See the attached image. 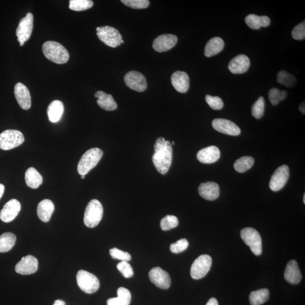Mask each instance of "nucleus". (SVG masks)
<instances>
[{"label":"nucleus","instance_id":"nucleus-1","mask_svg":"<svg viewBox=\"0 0 305 305\" xmlns=\"http://www.w3.org/2000/svg\"><path fill=\"white\" fill-rule=\"evenodd\" d=\"M154 147L153 162L159 173L165 175L169 170L173 160V146L169 141L159 137Z\"/></svg>","mask_w":305,"mask_h":305},{"label":"nucleus","instance_id":"nucleus-2","mask_svg":"<svg viewBox=\"0 0 305 305\" xmlns=\"http://www.w3.org/2000/svg\"><path fill=\"white\" fill-rule=\"evenodd\" d=\"M42 50L45 57L55 63H65L70 57L67 50L58 42L46 41L42 45Z\"/></svg>","mask_w":305,"mask_h":305},{"label":"nucleus","instance_id":"nucleus-3","mask_svg":"<svg viewBox=\"0 0 305 305\" xmlns=\"http://www.w3.org/2000/svg\"><path fill=\"white\" fill-rule=\"evenodd\" d=\"M102 150L98 148H94L85 152L78 163L77 170L80 175H85L100 162L103 156Z\"/></svg>","mask_w":305,"mask_h":305},{"label":"nucleus","instance_id":"nucleus-4","mask_svg":"<svg viewBox=\"0 0 305 305\" xmlns=\"http://www.w3.org/2000/svg\"><path fill=\"white\" fill-rule=\"evenodd\" d=\"M104 209L99 201L92 200L86 208L84 216V223L89 228H94L101 222Z\"/></svg>","mask_w":305,"mask_h":305},{"label":"nucleus","instance_id":"nucleus-5","mask_svg":"<svg viewBox=\"0 0 305 305\" xmlns=\"http://www.w3.org/2000/svg\"><path fill=\"white\" fill-rule=\"evenodd\" d=\"M77 283L81 291L88 294L95 293L100 288V281L92 273L79 270L76 275Z\"/></svg>","mask_w":305,"mask_h":305},{"label":"nucleus","instance_id":"nucleus-6","mask_svg":"<svg viewBox=\"0 0 305 305\" xmlns=\"http://www.w3.org/2000/svg\"><path fill=\"white\" fill-rule=\"evenodd\" d=\"M96 31L99 39L106 45L116 48L122 44V37L118 29L105 25L97 27Z\"/></svg>","mask_w":305,"mask_h":305},{"label":"nucleus","instance_id":"nucleus-7","mask_svg":"<svg viewBox=\"0 0 305 305\" xmlns=\"http://www.w3.org/2000/svg\"><path fill=\"white\" fill-rule=\"evenodd\" d=\"M241 237L247 246L250 247L253 254L260 256L263 252L261 236L256 229L251 227L245 228L241 231Z\"/></svg>","mask_w":305,"mask_h":305},{"label":"nucleus","instance_id":"nucleus-8","mask_svg":"<svg viewBox=\"0 0 305 305\" xmlns=\"http://www.w3.org/2000/svg\"><path fill=\"white\" fill-rule=\"evenodd\" d=\"M24 141L22 133L18 130H8L0 134V149L8 150L19 147Z\"/></svg>","mask_w":305,"mask_h":305},{"label":"nucleus","instance_id":"nucleus-9","mask_svg":"<svg viewBox=\"0 0 305 305\" xmlns=\"http://www.w3.org/2000/svg\"><path fill=\"white\" fill-rule=\"evenodd\" d=\"M212 265V257L209 255H202L193 263L191 269V276L193 279L204 278L209 272Z\"/></svg>","mask_w":305,"mask_h":305},{"label":"nucleus","instance_id":"nucleus-10","mask_svg":"<svg viewBox=\"0 0 305 305\" xmlns=\"http://www.w3.org/2000/svg\"><path fill=\"white\" fill-rule=\"evenodd\" d=\"M33 27V15L28 12L26 16L21 19L16 30V36L20 46L24 45L25 41L31 36Z\"/></svg>","mask_w":305,"mask_h":305},{"label":"nucleus","instance_id":"nucleus-11","mask_svg":"<svg viewBox=\"0 0 305 305\" xmlns=\"http://www.w3.org/2000/svg\"><path fill=\"white\" fill-rule=\"evenodd\" d=\"M290 177V169L287 165H282L274 172L270 182V188L274 192L282 190L286 186Z\"/></svg>","mask_w":305,"mask_h":305},{"label":"nucleus","instance_id":"nucleus-12","mask_svg":"<svg viewBox=\"0 0 305 305\" xmlns=\"http://www.w3.org/2000/svg\"><path fill=\"white\" fill-rule=\"evenodd\" d=\"M124 80L128 87L137 92H142L147 88V80L144 75L139 72H128L124 76Z\"/></svg>","mask_w":305,"mask_h":305},{"label":"nucleus","instance_id":"nucleus-13","mask_svg":"<svg viewBox=\"0 0 305 305\" xmlns=\"http://www.w3.org/2000/svg\"><path fill=\"white\" fill-rule=\"evenodd\" d=\"M149 277L150 281L159 289L167 290L171 286V280L169 273L160 268H154L150 270Z\"/></svg>","mask_w":305,"mask_h":305},{"label":"nucleus","instance_id":"nucleus-14","mask_svg":"<svg viewBox=\"0 0 305 305\" xmlns=\"http://www.w3.org/2000/svg\"><path fill=\"white\" fill-rule=\"evenodd\" d=\"M212 126L215 130L223 134L238 136L241 133V130L235 123L225 119H215Z\"/></svg>","mask_w":305,"mask_h":305},{"label":"nucleus","instance_id":"nucleus-15","mask_svg":"<svg viewBox=\"0 0 305 305\" xmlns=\"http://www.w3.org/2000/svg\"><path fill=\"white\" fill-rule=\"evenodd\" d=\"M177 42V36L172 34H163L154 39L153 48L158 52H164L173 48Z\"/></svg>","mask_w":305,"mask_h":305},{"label":"nucleus","instance_id":"nucleus-16","mask_svg":"<svg viewBox=\"0 0 305 305\" xmlns=\"http://www.w3.org/2000/svg\"><path fill=\"white\" fill-rule=\"evenodd\" d=\"M38 260L35 257L27 256L22 259L15 266V270L17 273L24 276L35 273L38 269Z\"/></svg>","mask_w":305,"mask_h":305},{"label":"nucleus","instance_id":"nucleus-17","mask_svg":"<svg viewBox=\"0 0 305 305\" xmlns=\"http://www.w3.org/2000/svg\"><path fill=\"white\" fill-rule=\"evenodd\" d=\"M21 210L19 201L12 199L8 201L0 212V219L3 222L9 223L14 220Z\"/></svg>","mask_w":305,"mask_h":305},{"label":"nucleus","instance_id":"nucleus-18","mask_svg":"<svg viewBox=\"0 0 305 305\" xmlns=\"http://www.w3.org/2000/svg\"><path fill=\"white\" fill-rule=\"evenodd\" d=\"M16 100L21 109L27 110L31 108V97L28 89L22 83H16L14 87Z\"/></svg>","mask_w":305,"mask_h":305},{"label":"nucleus","instance_id":"nucleus-19","mask_svg":"<svg viewBox=\"0 0 305 305\" xmlns=\"http://www.w3.org/2000/svg\"><path fill=\"white\" fill-rule=\"evenodd\" d=\"M250 59L246 55L240 54L231 60L229 63L230 71L234 74H242L250 67Z\"/></svg>","mask_w":305,"mask_h":305},{"label":"nucleus","instance_id":"nucleus-20","mask_svg":"<svg viewBox=\"0 0 305 305\" xmlns=\"http://www.w3.org/2000/svg\"><path fill=\"white\" fill-rule=\"evenodd\" d=\"M174 88L180 93H186L190 88V78L186 72L177 71L171 76Z\"/></svg>","mask_w":305,"mask_h":305},{"label":"nucleus","instance_id":"nucleus-21","mask_svg":"<svg viewBox=\"0 0 305 305\" xmlns=\"http://www.w3.org/2000/svg\"><path fill=\"white\" fill-rule=\"evenodd\" d=\"M200 195L204 199L214 201L218 198L220 195V188L215 182H209L202 183L199 187Z\"/></svg>","mask_w":305,"mask_h":305},{"label":"nucleus","instance_id":"nucleus-22","mask_svg":"<svg viewBox=\"0 0 305 305\" xmlns=\"http://www.w3.org/2000/svg\"><path fill=\"white\" fill-rule=\"evenodd\" d=\"M220 157V150L216 146H210V147L201 149L197 154L198 160L206 164L216 162Z\"/></svg>","mask_w":305,"mask_h":305},{"label":"nucleus","instance_id":"nucleus-23","mask_svg":"<svg viewBox=\"0 0 305 305\" xmlns=\"http://www.w3.org/2000/svg\"><path fill=\"white\" fill-rule=\"evenodd\" d=\"M285 278L292 285H298L302 281V274L297 261L292 260L288 263L285 272Z\"/></svg>","mask_w":305,"mask_h":305},{"label":"nucleus","instance_id":"nucleus-24","mask_svg":"<svg viewBox=\"0 0 305 305\" xmlns=\"http://www.w3.org/2000/svg\"><path fill=\"white\" fill-rule=\"evenodd\" d=\"M54 210V205L52 201L48 199L42 200L37 206V216L43 222H48Z\"/></svg>","mask_w":305,"mask_h":305},{"label":"nucleus","instance_id":"nucleus-25","mask_svg":"<svg viewBox=\"0 0 305 305\" xmlns=\"http://www.w3.org/2000/svg\"><path fill=\"white\" fill-rule=\"evenodd\" d=\"M94 96L98 98L97 104L102 109L106 111H113L117 109L118 105L111 94L103 91H98Z\"/></svg>","mask_w":305,"mask_h":305},{"label":"nucleus","instance_id":"nucleus-26","mask_svg":"<svg viewBox=\"0 0 305 305\" xmlns=\"http://www.w3.org/2000/svg\"><path fill=\"white\" fill-rule=\"evenodd\" d=\"M64 112V106L61 101L54 100L50 103L47 109L49 121L57 123L61 120Z\"/></svg>","mask_w":305,"mask_h":305},{"label":"nucleus","instance_id":"nucleus-27","mask_svg":"<svg viewBox=\"0 0 305 305\" xmlns=\"http://www.w3.org/2000/svg\"><path fill=\"white\" fill-rule=\"evenodd\" d=\"M224 47L225 42L222 38L219 37H213L206 45L204 51L205 56L213 57L220 53Z\"/></svg>","mask_w":305,"mask_h":305},{"label":"nucleus","instance_id":"nucleus-28","mask_svg":"<svg viewBox=\"0 0 305 305\" xmlns=\"http://www.w3.org/2000/svg\"><path fill=\"white\" fill-rule=\"evenodd\" d=\"M246 23L248 26L252 29H259L261 27H268L271 20L267 16H258L255 14H249L247 16Z\"/></svg>","mask_w":305,"mask_h":305},{"label":"nucleus","instance_id":"nucleus-29","mask_svg":"<svg viewBox=\"0 0 305 305\" xmlns=\"http://www.w3.org/2000/svg\"><path fill=\"white\" fill-rule=\"evenodd\" d=\"M118 297L111 298L107 301V305H130L131 294L125 288L120 287L117 291Z\"/></svg>","mask_w":305,"mask_h":305},{"label":"nucleus","instance_id":"nucleus-30","mask_svg":"<svg viewBox=\"0 0 305 305\" xmlns=\"http://www.w3.org/2000/svg\"><path fill=\"white\" fill-rule=\"evenodd\" d=\"M25 180L27 186L32 189H37L42 183V177L34 167H29L25 173Z\"/></svg>","mask_w":305,"mask_h":305},{"label":"nucleus","instance_id":"nucleus-31","mask_svg":"<svg viewBox=\"0 0 305 305\" xmlns=\"http://www.w3.org/2000/svg\"><path fill=\"white\" fill-rule=\"evenodd\" d=\"M270 292L268 289H261L251 292L249 302L252 305H261L269 300Z\"/></svg>","mask_w":305,"mask_h":305},{"label":"nucleus","instance_id":"nucleus-32","mask_svg":"<svg viewBox=\"0 0 305 305\" xmlns=\"http://www.w3.org/2000/svg\"><path fill=\"white\" fill-rule=\"evenodd\" d=\"M16 240L15 235L10 233H4L0 236V253H5L11 250Z\"/></svg>","mask_w":305,"mask_h":305},{"label":"nucleus","instance_id":"nucleus-33","mask_svg":"<svg viewBox=\"0 0 305 305\" xmlns=\"http://www.w3.org/2000/svg\"><path fill=\"white\" fill-rule=\"evenodd\" d=\"M255 163V159L252 157L244 156L238 159L234 163V169L238 173H243L251 169Z\"/></svg>","mask_w":305,"mask_h":305},{"label":"nucleus","instance_id":"nucleus-34","mask_svg":"<svg viewBox=\"0 0 305 305\" xmlns=\"http://www.w3.org/2000/svg\"><path fill=\"white\" fill-rule=\"evenodd\" d=\"M277 81L288 88L294 87L297 81L296 77L285 70L279 71L277 76Z\"/></svg>","mask_w":305,"mask_h":305},{"label":"nucleus","instance_id":"nucleus-35","mask_svg":"<svg viewBox=\"0 0 305 305\" xmlns=\"http://www.w3.org/2000/svg\"><path fill=\"white\" fill-rule=\"evenodd\" d=\"M93 2L91 0H70L69 8L75 11H84L91 8Z\"/></svg>","mask_w":305,"mask_h":305},{"label":"nucleus","instance_id":"nucleus-36","mask_svg":"<svg viewBox=\"0 0 305 305\" xmlns=\"http://www.w3.org/2000/svg\"><path fill=\"white\" fill-rule=\"evenodd\" d=\"M287 95L288 92L286 91H281L278 88H274L270 90L269 98L273 105L276 106L279 102L285 100Z\"/></svg>","mask_w":305,"mask_h":305},{"label":"nucleus","instance_id":"nucleus-37","mask_svg":"<svg viewBox=\"0 0 305 305\" xmlns=\"http://www.w3.org/2000/svg\"><path fill=\"white\" fill-rule=\"evenodd\" d=\"M265 101L263 97H260L253 105L252 114L257 119L263 117L265 112Z\"/></svg>","mask_w":305,"mask_h":305},{"label":"nucleus","instance_id":"nucleus-38","mask_svg":"<svg viewBox=\"0 0 305 305\" xmlns=\"http://www.w3.org/2000/svg\"><path fill=\"white\" fill-rule=\"evenodd\" d=\"M179 225L178 219L174 216H166L161 221V228L163 231H168L177 227Z\"/></svg>","mask_w":305,"mask_h":305},{"label":"nucleus","instance_id":"nucleus-39","mask_svg":"<svg viewBox=\"0 0 305 305\" xmlns=\"http://www.w3.org/2000/svg\"><path fill=\"white\" fill-rule=\"evenodd\" d=\"M121 2L135 9H142L149 5V1L148 0H122Z\"/></svg>","mask_w":305,"mask_h":305},{"label":"nucleus","instance_id":"nucleus-40","mask_svg":"<svg viewBox=\"0 0 305 305\" xmlns=\"http://www.w3.org/2000/svg\"><path fill=\"white\" fill-rule=\"evenodd\" d=\"M205 98L207 104L213 110H221L224 106L223 100L220 97L206 95Z\"/></svg>","mask_w":305,"mask_h":305},{"label":"nucleus","instance_id":"nucleus-41","mask_svg":"<svg viewBox=\"0 0 305 305\" xmlns=\"http://www.w3.org/2000/svg\"><path fill=\"white\" fill-rule=\"evenodd\" d=\"M110 254L114 259L126 262L131 260V256L128 252H123L116 248L110 249Z\"/></svg>","mask_w":305,"mask_h":305},{"label":"nucleus","instance_id":"nucleus-42","mask_svg":"<svg viewBox=\"0 0 305 305\" xmlns=\"http://www.w3.org/2000/svg\"><path fill=\"white\" fill-rule=\"evenodd\" d=\"M118 270L121 272L124 277L130 278L134 276V270L130 264L128 262L122 261L117 266Z\"/></svg>","mask_w":305,"mask_h":305},{"label":"nucleus","instance_id":"nucleus-43","mask_svg":"<svg viewBox=\"0 0 305 305\" xmlns=\"http://www.w3.org/2000/svg\"><path fill=\"white\" fill-rule=\"evenodd\" d=\"M188 246L189 243L186 239H180L175 243L171 245L170 251L172 253L178 254V253L186 251Z\"/></svg>","mask_w":305,"mask_h":305},{"label":"nucleus","instance_id":"nucleus-44","mask_svg":"<svg viewBox=\"0 0 305 305\" xmlns=\"http://www.w3.org/2000/svg\"><path fill=\"white\" fill-rule=\"evenodd\" d=\"M303 22L299 24L294 27L292 32V36L296 40H303L305 38V23Z\"/></svg>","mask_w":305,"mask_h":305},{"label":"nucleus","instance_id":"nucleus-45","mask_svg":"<svg viewBox=\"0 0 305 305\" xmlns=\"http://www.w3.org/2000/svg\"><path fill=\"white\" fill-rule=\"evenodd\" d=\"M206 305H218V302L216 299L211 298L209 300Z\"/></svg>","mask_w":305,"mask_h":305},{"label":"nucleus","instance_id":"nucleus-46","mask_svg":"<svg viewBox=\"0 0 305 305\" xmlns=\"http://www.w3.org/2000/svg\"><path fill=\"white\" fill-rule=\"evenodd\" d=\"M4 191H5V187L2 184H0V199L3 195Z\"/></svg>","mask_w":305,"mask_h":305},{"label":"nucleus","instance_id":"nucleus-47","mask_svg":"<svg viewBox=\"0 0 305 305\" xmlns=\"http://www.w3.org/2000/svg\"><path fill=\"white\" fill-rule=\"evenodd\" d=\"M53 305H66L65 303L63 301L61 300H58L55 301Z\"/></svg>","mask_w":305,"mask_h":305},{"label":"nucleus","instance_id":"nucleus-48","mask_svg":"<svg viewBox=\"0 0 305 305\" xmlns=\"http://www.w3.org/2000/svg\"><path fill=\"white\" fill-rule=\"evenodd\" d=\"M305 102H303L302 104H301L299 106V109L304 114L305 113Z\"/></svg>","mask_w":305,"mask_h":305},{"label":"nucleus","instance_id":"nucleus-49","mask_svg":"<svg viewBox=\"0 0 305 305\" xmlns=\"http://www.w3.org/2000/svg\"><path fill=\"white\" fill-rule=\"evenodd\" d=\"M85 175H81V178L84 179L85 178Z\"/></svg>","mask_w":305,"mask_h":305},{"label":"nucleus","instance_id":"nucleus-50","mask_svg":"<svg viewBox=\"0 0 305 305\" xmlns=\"http://www.w3.org/2000/svg\"><path fill=\"white\" fill-rule=\"evenodd\" d=\"M303 201H304V203L305 204V194H304V200H303Z\"/></svg>","mask_w":305,"mask_h":305},{"label":"nucleus","instance_id":"nucleus-51","mask_svg":"<svg viewBox=\"0 0 305 305\" xmlns=\"http://www.w3.org/2000/svg\"><path fill=\"white\" fill-rule=\"evenodd\" d=\"M174 144H175L174 141H173V142H172V145H174Z\"/></svg>","mask_w":305,"mask_h":305}]
</instances>
